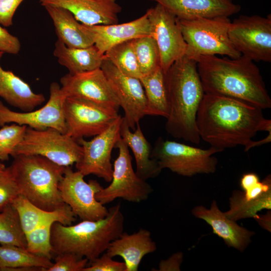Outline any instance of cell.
<instances>
[{"label":"cell","instance_id":"1","mask_svg":"<svg viewBox=\"0 0 271 271\" xmlns=\"http://www.w3.org/2000/svg\"><path fill=\"white\" fill-rule=\"evenodd\" d=\"M262 109L236 98L205 93L196 115L201 140L221 149L246 146L259 131H271Z\"/></svg>","mask_w":271,"mask_h":271},{"label":"cell","instance_id":"2","mask_svg":"<svg viewBox=\"0 0 271 271\" xmlns=\"http://www.w3.org/2000/svg\"><path fill=\"white\" fill-rule=\"evenodd\" d=\"M205 93L239 99L263 109L271 107V99L254 62L237 58L201 56L194 59Z\"/></svg>","mask_w":271,"mask_h":271},{"label":"cell","instance_id":"3","mask_svg":"<svg viewBox=\"0 0 271 271\" xmlns=\"http://www.w3.org/2000/svg\"><path fill=\"white\" fill-rule=\"evenodd\" d=\"M169 104L166 129L175 138L199 144L196 115L205 94L196 61L184 56L165 72Z\"/></svg>","mask_w":271,"mask_h":271},{"label":"cell","instance_id":"4","mask_svg":"<svg viewBox=\"0 0 271 271\" xmlns=\"http://www.w3.org/2000/svg\"><path fill=\"white\" fill-rule=\"evenodd\" d=\"M124 218L118 203L97 220H82L70 225L55 222L51 230L52 254L72 253L89 262L105 252L112 241L123 232Z\"/></svg>","mask_w":271,"mask_h":271},{"label":"cell","instance_id":"5","mask_svg":"<svg viewBox=\"0 0 271 271\" xmlns=\"http://www.w3.org/2000/svg\"><path fill=\"white\" fill-rule=\"evenodd\" d=\"M10 165L20 195L37 207L53 211L65 203L58 186L66 167L38 155H17Z\"/></svg>","mask_w":271,"mask_h":271},{"label":"cell","instance_id":"6","mask_svg":"<svg viewBox=\"0 0 271 271\" xmlns=\"http://www.w3.org/2000/svg\"><path fill=\"white\" fill-rule=\"evenodd\" d=\"M177 22L187 44L185 56L195 59L201 56H241L228 37L229 17L181 20Z\"/></svg>","mask_w":271,"mask_h":271},{"label":"cell","instance_id":"7","mask_svg":"<svg viewBox=\"0 0 271 271\" xmlns=\"http://www.w3.org/2000/svg\"><path fill=\"white\" fill-rule=\"evenodd\" d=\"M222 151L212 147L203 149L159 137L152 149V158L157 161L162 169L191 177L214 173L218 160L213 155Z\"/></svg>","mask_w":271,"mask_h":271},{"label":"cell","instance_id":"8","mask_svg":"<svg viewBox=\"0 0 271 271\" xmlns=\"http://www.w3.org/2000/svg\"><path fill=\"white\" fill-rule=\"evenodd\" d=\"M82 153V147L76 140L56 129L38 130L27 126L24 138L12 157L38 155L58 165L68 167L78 162Z\"/></svg>","mask_w":271,"mask_h":271},{"label":"cell","instance_id":"9","mask_svg":"<svg viewBox=\"0 0 271 271\" xmlns=\"http://www.w3.org/2000/svg\"><path fill=\"white\" fill-rule=\"evenodd\" d=\"M115 148L118 155L113 165L111 183L95 194L96 199L104 205L117 198L135 203L147 200L153 189L134 171L128 146L120 138Z\"/></svg>","mask_w":271,"mask_h":271},{"label":"cell","instance_id":"10","mask_svg":"<svg viewBox=\"0 0 271 271\" xmlns=\"http://www.w3.org/2000/svg\"><path fill=\"white\" fill-rule=\"evenodd\" d=\"M228 37L234 48L253 62H271V17L240 16L231 22Z\"/></svg>","mask_w":271,"mask_h":271},{"label":"cell","instance_id":"11","mask_svg":"<svg viewBox=\"0 0 271 271\" xmlns=\"http://www.w3.org/2000/svg\"><path fill=\"white\" fill-rule=\"evenodd\" d=\"M63 113L66 134L76 141L100 133L120 115L113 108L75 97H66Z\"/></svg>","mask_w":271,"mask_h":271},{"label":"cell","instance_id":"12","mask_svg":"<svg viewBox=\"0 0 271 271\" xmlns=\"http://www.w3.org/2000/svg\"><path fill=\"white\" fill-rule=\"evenodd\" d=\"M84 176L66 167L58 186L61 198L82 220H97L104 218L108 209L95 198L103 187L94 180L86 182Z\"/></svg>","mask_w":271,"mask_h":271},{"label":"cell","instance_id":"13","mask_svg":"<svg viewBox=\"0 0 271 271\" xmlns=\"http://www.w3.org/2000/svg\"><path fill=\"white\" fill-rule=\"evenodd\" d=\"M121 121L122 117L119 115L106 129L91 141L83 138L77 141L82 146L83 153L75 167L84 176L92 174L106 182H111L113 172L111 153L121 138Z\"/></svg>","mask_w":271,"mask_h":271},{"label":"cell","instance_id":"14","mask_svg":"<svg viewBox=\"0 0 271 271\" xmlns=\"http://www.w3.org/2000/svg\"><path fill=\"white\" fill-rule=\"evenodd\" d=\"M66 97L60 85L52 82L50 86L48 101L37 110L21 112L14 111L0 100V126L12 123L38 130L53 128L66 133L63 113V103Z\"/></svg>","mask_w":271,"mask_h":271},{"label":"cell","instance_id":"15","mask_svg":"<svg viewBox=\"0 0 271 271\" xmlns=\"http://www.w3.org/2000/svg\"><path fill=\"white\" fill-rule=\"evenodd\" d=\"M146 13L151 36L160 52L161 67L166 72L174 62L185 56L187 44L173 14L159 4Z\"/></svg>","mask_w":271,"mask_h":271},{"label":"cell","instance_id":"16","mask_svg":"<svg viewBox=\"0 0 271 271\" xmlns=\"http://www.w3.org/2000/svg\"><path fill=\"white\" fill-rule=\"evenodd\" d=\"M100 69L124 112L123 117L134 130L146 115L147 99L140 79L121 72L104 57Z\"/></svg>","mask_w":271,"mask_h":271},{"label":"cell","instance_id":"17","mask_svg":"<svg viewBox=\"0 0 271 271\" xmlns=\"http://www.w3.org/2000/svg\"><path fill=\"white\" fill-rule=\"evenodd\" d=\"M66 97L84 99L118 110L119 102L100 68L71 74L60 79Z\"/></svg>","mask_w":271,"mask_h":271},{"label":"cell","instance_id":"18","mask_svg":"<svg viewBox=\"0 0 271 271\" xmlns=\"http://www.w3.org/2000/svg\"><path fill=\"white\" fill-rule=\"evenodd\" d=\"M43 7H59L70 11L81 24L92 26L118 23L121 7L116 0H40Z\"/></svg>","mask_w":271,"mask_h":271},{"label":"cell","instance_id":"19","mask_svg":"<svg viewBox=\"0 0 271 271\" xmlns=\"http://www.w3.org/2000/svg\"><path fill=\"white\" fill-rule=\"evenodd\" d=\"M82 24L102 55L117 44L151 35V26L147 13L134 20L122 24L92 26Z\"/></svg>","mask_w":271,"mask_h":271},{"label":"cell","instance_id":"20","mask_svg":"<svg viewBox=\"0 0 271 271\" xmlns=\"http://www.w3.org/2000/svg\"><path fill=\"white\" fill-rule=\"evenodd\" d=\"M192 213L208 224L213 233L222 238L228 247L241 252L249 245L251 236L255 233L228 218L220 210L215 200H213L210 209L202 205L197 206L192 210Z\"/></svg>","mask_w":271,"mask_h":271},{"label":"cell","instance_id":"21","mask_svg":"<svg viewBox=\"0 0 271 271\" xmlns=\"http://www.w3.org/2000/svg\"><path fill=\"white\" fill-rule=\"evenodd\" d=\"M164 7L177 19L229 17L238 13L240 5L232 0H149Z\"/></svg>","mask_w":271,"mask_h":271},{"label":"cell","instance_id":"22","mask_svg":"<svg viewBox=\"0 0 271 271\" xmlns=\"http://www.w3.org/2000/svg\"><path fill=\"white\" fill-rule=\"evenodd\" d=\"M157 250L150 231L140 228L129 234L123 232L110 243L106 252L111 257L119 256L124 260L125 271H137L143 258Z\"/></svg>","mask_w":271,"mask_h":271},{"label":"cell","instance_id":"23","mask_svg":"<svg viewBox=\"0 0 271 271\" xmlns=\"http://www.w3.org/2000/svg\"><path fill=\"white\" fill-rule=\"evenodd\" d=\"M4 53L0 52V61ZM0 97L8 104L25 112L33 110L45 100L43 94L34 92L27 82L12 71L4 70L1 64Z\"/></svg>","mask_w":271,"mask_h":271},{"label":"cell","instance_id":"24","mask_svg":"<svg viewBox=\"0 0 271 271\" xmlns=\"http://www.w3.org/2000/svg\"><path fill=\"white\" fill-rule=\"evenodd\" d=\"M11 204L19 213L26 234L48 221L58 222L64 225H70L76 220V216L66 204L55 210L47 211L37 207L26 198L19 195Z\"/></svg>","mask_w":271,"mask_h":271},{"label":"cell","instance_id":"25","mask_svg":"<svg viewBox=\"0 0 271 271\" xmlns=\"http://www.w3.org/2000/svg\"><path fill=\"white\" fill-rule=\"evenodd\" d=\"M120 132L121 138L132 151L138 176L145 180L157 177L162 169L157 161L152 158V148L144 135L140 123L137 125L133 132H131L122 117Z\"/></svg>","mask_w":271,"mask_h":271},{"label":"cell","instance_id":"26","mask_svg":"<svg viewBox=\"0 0 271 271\" xmlns=\"http://www.w3.org/2000/svg\"><path fill=\"white\" fill-rule=\"evenodd\" d=\"M54 24L58 39L72 48H85L94 45L92 39L73 15L59 7H44Z\"/></svg>","mask_w":271,"mask_h":271},{"label":"cell","instance_id":"27","mask_svg":"<svg viewBox=\"0 0 271 271\" xmlns=\"http://www.w3.org/2000/svg\"><path fill=\"white\" fill-rule=\"evenodd\" d=\"M53 55L71 74L100 68L104 58L94 45L85 48L68 47L58 39L55 43Z\"/></svg>","mask_w":271,"mask_h":271},{"label":"cell","instance_id":"28","mask_svg":"<svg viewBox=\"0 0 271 271\" xmlns=\"http://www.w3.org/2000/svg\"><path fill=\"white\" fill-rule=\"evenodd\" d=\"M140 79L147 99L146 115L167 118L169 104L164 71L160 67L151 74L142 76Z\"/></svg>","mask_w":271,"mask_h":271},{"label":"cell","instance_id":"29","mask_svg":"<svg viewBox=\"0 0 271 271\" xmlns=\"http://www.w3.org/2000/svg\"><path fill=\"white\" fill-rule=\"evenodd\" d=\"M53 263L51 259L14 245H0V267L2 270L41 269L47 270Z\"/></svg>","mask_w":271,"mask_h":271},{"label":"cell","instance_id":"30","mask_svg":"<svg viewBox=\"0 0 271 271\" xmlns=\"http://www.w3.org/2000/svg\"><path fill=\"white\" fill-rule=\"evenodd\" d=\"M0 211V244L26 248V234L16 209L10 204Z\"/></svg>","mask_w":271,"mask_h":271},{"label":"cell","instance_id":"31","mask_svg":"<svg viewBox=\"0 0 271 271\" xmlns=\"http://www.w3.org/2000/svg\"><path fill=\"white\" fill-rule=\"evenodd\" d=\"M229 210L224 213L230 219L236 221L252 217L256 220L258 211L271 209V195L258 200H247L243 197L242 192L235 190L229 199Z\"/></svg>","mask_w":271,"mask_h":271},{"label":"cell","instance_id":"32","mask_svg":"<svg viewBox=\"0 0 271 271\" xmlns=\"http://www.w3.org/2000/svg\"><path fill=\"white\" fill-rule=\"evenodd\" d=\"M132 43L142 76L151 74L161 67L159 49L151 35L132 39Z\"/></svg>","mask_w":271,"mask_h":271},{"label":"cell","instance_id":"33","mask_svg":"<svg viewBox=\"0 0 271 271\" xmlns=\"http://www.w3.org/2000/svg\"><path fill=\"white\" fill-rule=\"evenodd\" d=\"M104 57L124 74L139 79L142 76L132 40L113 46L104 53Z\"/></svg>","mask_w":271,"mask_h":271},{"label":"cell","instance_id":"34","mask_svg":"<svg viewBox=\"0 0 271 271\" xmlns=\"http://www.w3.org/2000/svg\"><path fill=\"white\" fill-rule=\"evenodd\" d=\"M54 222L53 221L47 222L26 234V249L29 251L51 259V230Z\"/></svg>","mask_w":271,"mask_h":271},{"label":"cell","instance_id":"35","mask_svg":"<svg viewBox=\"0 0 271 271\" xmlns=\"http://www.w3.org/2000/svg\"><path fill=\"white\" fill-rule=\"evenodd\" d=\"M240 186L243 190V197L247 200H258L271 195V178L266 176L260 181L253 172L243 174L240 179Z\"/></svg>","mask_w":271,"mask_h":271},{"label":"cell","instance_id":"36","mask_svg":"<svg viewBox=\"0 0 271 271\" xmlns=\"http://www.w3.org/2000/svg\"><path fill=\"white\" fill-rule=\"evenodd\" d=\"M27 126L13 123L4 125L0 129V161H8L22 141Z\"/></svg>","mask_w":271,"mask_h":271},{"label":"cell","instance_id":"37","mask_svg":"<svg viewBox=\"0 0 271 271\" xmlns=\"http://www.w3.org/2000/svg\"><path fill=\"white\" fill-rule=\"evenodd\" d=\"M20 195L12 168L10 166L0 171V211L11 204Z\"/></svg>","mask_w":271,"mask_h":271},{"label":"cell","instance_id":"38","mask_svg":"<svg viewBox=\"0 0 271 271\" xmlns=\"http://www.w3.org/2000/svg\"><path fill=\"white\" fill-rule=\"evenodd\" d=\"M88 263L87 258L74 254H59L55 258V263L46 271H83Z\"/></svg>","mask_w":271,"mask_h":271},{"label":"cell","instance_id":"39","mask_svg":"<svg viewBox=\"0 0 271 271\" xmlns=\"http://www.w3.org/2000/svg\"><path fill=\"white\" fill-rule=\"evenodd\" d=\"M83 271H125L124 262L114 260L106 252L88 263Z\"/></svg>","mask_w":271,"mask_h":271},{"label":"cell","instance_id":"40","mask_svg":"<svg viewBox=\"0 0 271 271\" xmlns=\"http://www.w3.org/2000/svg\"><path fill=\"white\" fill-rule=\"evenodd\" d=\"M24 0H0V25L9 27L13 25L16 11Z\"/></svg>","mask_w":271,"mask_h":271},{"label":"cell","instance_id":"41","mask_svg":"<svg viewBox=\"0 0 271 271\" xmlns=\"http://www.w3.org/2000/svg\"><path fill=\"white\" fill-rule=\"evenodd\" d=\"M21 49V43L18 37L10 33L0 25V52L17 54Z\"/></svg>","mask_w":271,"mask_h":271},{"label":"cell","instance_id":"42","mask_svg":"<svg viewBox=\"0 0 271 271\" xmlns=\"http://www.w3.org/2000/svg\"><path fill=\"white\" fill-rule=\"evenodd\" d=\"M182 258L183 254L182 252L175 253L167 259L161 260L159 263L158 269L154 270H180Z\"/></svg>","mask_w":271,"mask_h":271},{"label":"cell","instance_id":"43","mask_svg":"<svg viewBox=\"0 0 271 271\" xmlns=\"http://www.w3.org/2000/svg\"><path fill=\"white\" fill-rule=\"evenodd\" d=\"M271 141V131L268 132V135L264 139L257 141H251L249 143H248L246 146L244 147V151L247 152L250 149L260 146L261 145L266 144L267 143H270Z\"/></svg>","mask_w":271,"mask_h":271},{"label":"cell","instance_id":"44","mask_svg":"<svg viewBox=\"0 0 271 271\" xmlns=\"http://www.w3.org/2000/svg\"><path fill=\"white\" fill-rule=\"evenodd\" d=\"M5 166L2 163V162L0 161V171L3 170L5 168Z\"/></svg>","mask_w":271,"mask_h":271},{"label":"cell","instance_id":"45","mask_svg":"<svg viewBox=\"0 0 271 271\" xmlns=\"http://www.w3.org/2000/svg\"><path fill=\"white\" fill-rule=\"evenodd\" d=\"M0 270H2V268L0 267Z\"/></svg>","mask_w":271,"mask_h":271}]
</instances>
